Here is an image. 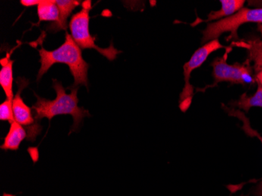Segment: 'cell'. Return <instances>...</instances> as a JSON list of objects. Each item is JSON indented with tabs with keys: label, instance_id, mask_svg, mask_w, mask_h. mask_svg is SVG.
I'll use <instances>...</instances> for the list:
<instances>
[{
	"label": "cell",
	"instance_id": "obj_12",
	"mask_svg": "<svg viewBox=\"0 0 262 196\" xmlns=\"http://www.w3.org/2000/svg\"><path fill=\"white\" fill-rule=\"evenodd\" d=\"M37 14L39 17L37 26L42 21H58L59 9L56 0H42L37 6Z\"/></svg>",
	"mask_w": 262,
	"mask_h": 196
},
{
	"label": "cell",
	"instance_id": "obj_20",
	"mask_svg": "<svg viewBox=\"0 0 262 196\" xmlns=\"http://www.w3.org/2000/svg\"><path fill=\"white\" fill-rule=\"evenodd\" d=\"M241 196H244V195H241Z\"/></svg>",
	"mask_w": 262,
	"mask_h": 196
},
{
	"label": "cell",
	"instance_id": "obj_15",
	"mask_svg": "<svg viewBox=\"0 0 262 196\" xmlns=\"http://www.w3.org/2000/svg\"><path fill=\"white\" fill-rule=\"evenodd\" d=\"M225 110L228 112V113H229V116H235V117L239 118L241 121H243V123H244V125H243L242 126L243 130H244L249 137H251V138L256 137V138H257L260 140V142H261L262 144L261 135L251 127V123L249 122V119L246 117L245 115H244V113H243L242 112L239 111V110H234V109L227 108L226 107H225Z\"/></svg>",
	"mask_w": 262,
	"mask_h": 196
},
{
	"label": "cell",
	"instance_id": "obj_16",
	"mask_svg": "<svg viewBox=\"0 0 262 196\" xmlns=\"http://www.w3.org/2000/svg\"><path fill=\"white\" fill-rule=\"evenodd\" d=\"M0 120L8 121L10 124L15 121L13 112V100L7 98L0 104Z\"/></svg>",
	"mask_w": 262,
	"mask_h": 196
},
{
	"label": "cell",
	"instance_id": "obj_5",
	"mask_svg": "<svg viewBox=\"0 0 262 196\" xmlns=\"http://www.w3.org/2000/svg\"><path fill=\"white\" fill-rule=\"evenodd\" d=\"M224 47H225L220 43L219 39L210 41L199 48L188 62L185 63L183 67L185 86L181 94L180 101H179L180 103L179 107L182 112L186 111L189 107L193 97V86L190 84V76L192 71L195 70L197 68H200L202 64H204L211 53Z\"/></svg>",
	"mask_w": 262,
	"mask_h": 196
},
{
	"label": "cell",
	"instance_id": "obj_8",
	"mask_svg": "<svg viewBox=\"0 0 262 196\" xmlns=\"http://www.w3.org/2000/svg\"><path fill=\"white\" fill-rule=\"evenodd\" d=\"M82 3L77 0H56V4L59 9V20L58 21L51 24L47 29L52 32L67 30L68 18L76 7L82 5Z\"/></svg>",
	"mask_w": 262,
	"mask_h": 196
},
{
	"label": "cell",
	"instance_id": "obj_13",
	"mask_svg": "<svg viewBox=\"0 0 262 196\" xmlns=\"http://www.w3.org/2000/svg\"><path fill=\"white\" fill-rule=\"evenodd\" d=\"M232 105L235 106L239 109H242L246 113L253 107H262V86L257 83V90L252 96H247V94L241 95V98L237 101L232 103Z\"/></svg>",
	"mask_w": 262,
	"mask_h": 196
},
{
	"label": "cell",
	"instance_id": "obj_14",
	"mask_svg": "<svg viewBox=\"0 0 262 196\" xmlns=\"http://www.w3.org/2000/svg\"><path fill=\"white\" fill-rule=\"evenodd\" d=\"M250 60L254 62V70L258 72L262 69V41L259 39L249 41L247 46Z\"/></svg>",
	"mask_w": 262,
	"mask_h": 196
},
{
	"label": "cell",
	"instance_id": "obj_6",
	"mask_svg": "<svg viewBox=\"0 0 262 196\" xmlns=\"http://www.w3.org/2000/svg\"><path fill=\"white\" fill-rule=\"evenodd\" d=\"M213 67V85L221 82L232 84H252L256 81L250 64H229L226 57H217L211 64Z\"/></svg>",
	"mask_w": 262,
	"mask_h": 196
},
{
	"label": "cell",
	"instance_id": "obj_4",
	"mask_svg": "<svg viewBox=\"0 0 262 196\" xmlns=\"http://www.w3.org/2000/svg\"><path fill=\"white\" fill-rule=\"evenodd\" d=\"M247 23L262 24V8H243L230 17L209 24L203 32L202 43L219 39L225 32H230V39H238V29Z\"/></svg>",
	"mask_w": 262,
	"mask_h": 196
},
{
	"label": "cell",
	"instance_id": "obj_1",
	"mask_svg": "<svg viewBox=\"0 0 262 196\" xmlns=\"http://www.w3.org/2000/svg\"><path fill=\"white\" fill-rule=\"evenodd\" d=\"M53 88L57 94V97L53 101L35 95L37 101L32 107L34 117L39 122L43 118L51 121L54 116L58 115H70L73 118V125L71 127L69 134L76 132L82 125V119L91 116L88 110L78 105L79 88H69L72 91L71 94H67L61 82L56 79H53Z\"/></svg>",
	"mask_w": 262,
	"mask_h": 196
},
{
	"label": "cell",
	"instance_id": "obj_2",
	"mask_svg": "<svg viewBox=\"0 0 262 196\" xmlns=\"http://www.w3.org/2000/svg\"><path fill=\"white\" fill-rule=\"evenodd\" d=\"M39 53L41 66L38 72V81L54 64L61 63L69 66L71 73L74 78V83L72 88H79V85H82L88 88L89 64L82 57V50L70 34L66 32L64 43L54 51H48L42 47L39 50Z\"/></svg>",
	"mask_w": 262,
	"mask_h": 196
},
{
	"label": "cell",
	"instance_id": "obj_17",
	"mask_svg": "<svg viewBox=\"0 0 262 196\" xmlns=\"http://www.w3.org/2000/svg\"><path fill=\"white\" fill-rule=\"evenodd\" d=\"M41 1L42 0H21V1H20V3L24 7H29L39 5Z\"/></svg>",
	"mask_w": 262,
	"mask_h": 196
},
{
	"label": "cell",
	"instance_id": "obj_11",
	"mask_svg": "<svg viewBox=\"0 0 262 196\" xmlns=\"http://www.w3.org/2000/svg\"><path fill=\"white\" fill-rule=\"evenodd\" d=\"M2 69L0 71V85L4 89V93L7 96V99L14 100V93H13V64L14 60L10 57H6L1 60Z\"/></svg>",
	"mask_w": 262,
	"mask_h": 196
},
{
	"label": "cell",
	"instance_id": "obj_3",
	"mask_svg": "<svg viewBox=\"0 0 262 196\" xmlns=\"http://www.w3.org/2000/svg\"><path fill=\"white\" fill-rule=\"evenodd\" d=\"M82 10L73 14L69 22L71 35L81 50L95 49L101 55L110 60L116 59L120 51H118L111 44L108 48H101L95 43V38L90 33V10L92 8L91 0L82 3Z\"/></svg>",
	"mask_w": 262,
	"mask_h": 196
},
{
	"label": "cell",
	"instance_id": "obj_9",
	"mask_svg": "<svg viewBox=\"0 0 262 196\" xmlns=\"http://www.w3.org/2000/svg\"><path fill=\"white\" fill-rule=\"evenodd\" d=\"M27 131L18 122H12L10 124V129L8 134L4 138V142L0 146L2 150H11V151H17L19 149L20 143L24 141L25 138H27Z\"/></svg>",
	"mask_w": 262,
	"mask_h": 196
},
{
	"label": "cell",
	"instance_id": "obj_18",
	"mask_svg": "<svg viewBox=\"0 0 262 196\" xmlns=\"http://www.w3.org/2000/svg\"><path fill=\"white\" fill-rule=\"evenodd\" d=\"M254 194L256 196H262V182L254 188Z\"/></svg>",
	"mask_w": 262,
	"mask_h": 196
},
{
	"label": "cell",
	"instance_id": "obj_10",
	"mask_svg": "<svg viewBox=\"0 0 262 196\" xmlns=\"http://www.w3.org/2000/svg\"><path fill=\"white\" fill-rule=\"evenodd\" d=\"M222 8L217 11L210 12L208 14L207 20L204 22L213 21L216 20H222L233 15L239 11L244 7L245 1L244 0H221Z\"/></svg>",
	"mask_w": 262,
	"mask_h": 196
},
{
	"label": "cell",
	"instance_id": "obj_7",
	"mask_svg": "<svg viewBox=\"0 0 262 196\" xmlns=\"http://www.w3.org/2000/svg\"><path fill=\"white\" fill-rule=\"evenodd\" d=\"M18 91L14 96L13 100V112H14V119L19 124L26 128L27 131L28 141H35V138L42 130V126L39 125V122L34 117L32 109L26 105L22 99V91L29 85V81L25 78H18L17 79Z\"/></svg>",
	"mask_w": 262,
	"mask_h": 196
},
{
	"label": "cell",
	"instance_id": "obj_19",
	"mask_svg": "<svg viewBox=\"0 0 262 196\" xmlns=\"http://www.w3.org/2000/svg\"><path fill=\"white\" fill-rule=\"evenodd\" d=\"M255 79L257 83L260 84L262 86V69L257 73H256Z\"/></svg>",
	"mask_w": 262,
	"mask_h": 196
}]
</instances>
